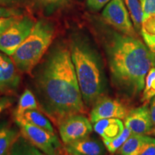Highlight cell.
I'll list each match as a JSON object with an SVG mask.
<instances>
[{
    "mask_svg": "<svg viewBox=\"0 0 155 155\" xmlns=\"http://www.w3.org/2000/svg\"><path fill=\"white\" fill-rule=\"evenodd\" d=\"M105 48L116 86L131 95L142 91L147 73L155 67V53L136 37L117 32L108 34Z\"/></svg>",
    "mask_w": 155,
    "mask_h": 155,
    "instance_id": "7a4b0ae2",
    "label": "cell"
},
{
    "mask_svg": "<svg viewBox=\"0 0 155 155\" xmlns=\"http://www.w3.org/2000/svg\"><path fill=\"white\" fill-rule=\"evenodd\" d=\"M0 92L7 94L17 88L20 77L17 73V68L15 66L12 58L7 55H3L0 64Z\"/></svg>",
    "mask_w": 155,
    "mask_h": 155,
    "instance_id": "8fae6325",
    "label": "cell"
},
{
    "mask_svg": "<svg viewBox=\"0 0 155 155\" xmlns=\"http://www.w3.org/2000/svg\"><path fill=\"white\" fill-rule=\"evenodd\" d=\"M154 135H155V131H154Z\"/></svg>",
    "mask_w": 155,
    "mask_h": 155,
    "instance_id": "d6a6232c",
    "label": "cell"
},
{
    "mask_svg": "<svg viewBox=\"0 0 155 155\" xmlns=\"http://www.w3.org/2000/svg\"><path fill=\"white\" fill-rule=\"evenodd\" d=\"M102 17L108 25L122 34L137 37L135 28L130 19V15L126 8L124 0H111L103 10Z\"/></svg>",
    "mask_w": 155,
    "mask_h": 155,
    "instance_id": "52a82bcc",
    "label": "cell"
},
{
    "mask_svg": "<svg viewBox=\"0 0 155 155\" xmlns=\"http://www.w3.org/2000/svg\"><path fill=\"white\" fill-rule=\"evenodd\" d=\"M35 86L42 109L58 127L86 111L71 50L65 45L52 49L35 76Z\"/></svg>",
    "mask_w": 155,
    "mask_h": 155,
    "instance_id": "6da1fadb",
    "label": "cell"
},
{
    "mask_svg": "<svg viewBox=\"0 0 155 155\" xmlns=\"http://www.w3.org/2000/svg\"><path fill=\"white\" fill-rule=\"evenodd\" d=\"M19 118H22L30 124L35 126L37 127H40L50 132L55 133L51 122L43 114L40 113L39 110H31L25 112L22 117Z\"/></svg>",
    "mask_w": 155,
    "mask_h": 155,
    "instance_id": "ac0fdd59",
    "label": "cell"
},
{
    "mask_svg": "<svg viewBox=\"0 0 155 155\" xmlns=\"http://www.w3.org/2000/svg\"><path fill=\"white\" fill-rule=\"evenodd\" d=\"M150 111V115H151V118H152L153 125L155 126V96L154 98H152V101H151Z\"/></svg>",
    "mask_w": 155,
    "mask_h": 155,
    "instance_id": "4dcf8cb0",
    "label": "cell"
},
{
    "mask_svg": "<svg viewBox=\"0 0 155 155\" xmlns=\"http://www.w3.org/2000/svg\"><path fill=\"white\" fill-rule=\"evenodd\" d=\"M27 0H0V7H14V6L21 5Z\"/></svg>",
    "mask_w": 155,
    "mask_h": 155,
    "instance_id": "f546056e",
    "label": "cell"
},
{
    "mask_svg": "<svg viewBox=\"0 0 155 155\" xmlns=\"http://www.w3.org/2000/svg\"><path fill=\"white\" fill-rule=\"evenodd\" d=\"M124 124L132 134L145 135L150 133L154 125L148 106H142L129 111L124 119Z\"/></svg>",
    "mask_w": 155,
    "mask_h": 155,
    "instance_id": "30bf717a",
    "label": "cell"
},
{
    "mask_svg": "<svg viewBox=\"0 0 155 155\" xmlns=\"http://www.w3.org/2000/svg\"><path fill=\"white\" fill-rule=\"evenodd\" d=\"M131 134H132L131 131L128 128L125 127L121 134L116 137V138L109 141H103L104 146L106 147L108 152L111 154H114L117 152L120 147L124 144L125 141L130 137Z\"/></svg>",
    "mask_w": 155,
    "mask_h": 155,
    "instance_id": "44dd1931",
    "label": "cell"
},
{
    "mask_svg": "<svg viewBox=\"0 0 155 155\" xmlns=\"http://www.w3.org/2000/svg\"><path fill=\"white\" fill-rule=\"evenodd\" d=\"M13 103H14L13 97L9 96L0 97V114L12 105Z\"/></svg>",
    "mask_w": 155,
    "mask_h": 155,
    "instance_id": "f1b7e54d",
    "label": "cell"
},
{
    "mask_svg": "<svg viewBox=\"0 0 155 155\" xmlns=\"http://www.w3.org/2000/svg\"><path fill=\"white\" fill-rule=\"evenodd\" d=\"M155 96V67L151 68L145 78L144 88L143 90V100L148 101Z\"/></svg>",
    "mask_w": 155,
    "mask_h": 155,
    "instance_id": "7402d4cb",
    "label": "cell"
},
{
    "mask_svg": "<svg viewBox=\"0 0 155 155\" xmlns=\"http://www.w3.org/2000/svg\"><path fill=\"white\" fill-rule=\"evenodd\" d=\"M140 32L144 43L152 53H155V12L144 19Z\"/></svg>",
    "mask_w": 155,
    "mask_h": 155,
    "instance_id": "2e32d148",
    "label": "cell"
},
{
    "mask_svg": "<svg viewBox=\"0 0 155 155\" xmlns=\"http://www.w3.org/2000/svg\"><path fill=\"white\" fill-rule=\"evenodd\" d=\"M7 155H46L23 136L19 135Z\"/></svg>",
    "mask_w": 155,
    "mask_h": 155,
    "instance_id": "9a60e30c",
    "label": "cell"
},
{
    "mask_svg": "<svg viewBox=\"0 0 155 155\" xmlns=\"http://www.w3.org/2000/svg\"><path fill=\"white\" fill-rule=\"evenodd\" d=\"M144 19L155 12V0H140Z\"/></svg>",
    "mask_w": 155,
    "mask_h": 155,
    "instance_id": "d4e9b609",
    "label": "cell"
},
{
    "mask_svg": "<svg viewBox=\"0 0 155 155\" xmlns=\"http://www.w3.org/2000/svg\"><path fill=\"white\" fill-rule=\"evenodd\" d=\"M53 23L40 19L35 24L32 32L11 56L20 72L30 73L38 65L55 38Z\"/></svg>",
    "mask_w": 155,
    "mask_h": 155,
    "instance_id": "277c9868",
    "label": "cell"
},
{
    "mask_svg": "<svg viewBox=\"0 0 155 155\" xmlns=\"http://www.w3.org/2000/svg\"><path fill=\"white\" fill-rule=\"evenodd\" d=\"M19 136L16 129L7 127L0 129V155H7Z\"/></svg>",
    "mask_w": 155,
    "mask_h": 155,
    "instance_id": "d6986e66",
    "label": "cell"
},
{
    "mask_svg": "<svg viewBox=\"0 0 155 155\" xmlns=\"http://www.w3.org/2000/svg\"><path fill=\"white\" fill-rule=\"evenodd\" d=\"M68 155H104V147L100 141L88 137L65 144Z\"/></svg>",
    "mask_w": 155,
    "mask_h": 155,
    "instance_id": "7c38bea8",
    "label": "cell"
},
{
    "mask_svg": "<svg viewBox=\"0 0 155 155\" xmlns=\"http://www.w3.org/2000/svg\"><path fill=\"white\" fill-rule=\"evenodd\" d=\"M124 2L129 10L130 17L132 19L135 30L140 32L141 25L144 20V14L140 0H124Z\"/></svg>",
    "mask_w": 155,
    "mask_h": 155,
    "instance_id": "ffe728a7",
    "label": "cell"
},
{
    "mask_svg": "<svg viewBox=\"0 0 155 155\" xmlns=\"http://www.w3.org/2000/svg\"><path fill=\"white\" fill-rule=\"evenodd\" d=\"M35 24L34 19L28 16H22L0 35V50L7 55L12 56L32 32Z\"/></svg>",
    "mask_w": 155,
    "mask_h": 155,
    "instance_id": "8992f818",
    "label": "cell"
},
{
    "mask_svg": "<svg viewBox=\"0 0 155 155\" xmlns=\"http://www.w3.org/2000/svg\"><path fill=\"white\" fill-rule=\"evenodd\" d=\"M111 0H87L88 7L93 10H99Z\"/></svg>",
    "mask_w": 155,
    "mask_h": 155,
    "instance_id": "83f0119b",
    "label": "cell"
},
{
    "mask_svg": "<svg viewBox=\"0 0 155 155\" xmlns=\"http://www.w3.org/2000/svg\"><path fill=\"white\" fill-rule=\"evenodd\" d=\"M151 138L152 137L145 135L131 134L124 144L117 151L118 155H139Z\"/></svg>",
    "mask_w": 155,
    "mask_h": 155,
    "instance_id": "5bb4252c",
    "label": "cell"
},
{
    "mask_svg": "<svg viewBox=\"0 0 155 155\" xmlns=\"http://www.w3.org/2000/svg\"></svg>",
    "mask_w": 155,
    "mask_h": 155,
    "instance_id": "836d02e7",
    "label": "cell"
},
{
    "mask_svg": "<svg viewBox=\"0 0 155 155\" xmlns=\"http://www.w3.org/2000/svg\"><path fill=\"white\" fill-rule=\"evenodd\" d=\"M2 54L0 53V64H1V62H2Z\"/></svg>",
    "mask_w": 155,
    "mask_h": 155,
    "instance_id": "1f68e13d",
    "label": "cell"
},
{
    "mask_svg": "<svg viewBox=\"0 0 155 155\" xmlns=\"http://www.w3.org/2000/svg\"><path fill=\"white\" fill-rule=\"evenodd\" d=\"M31 110H39V105L34 94L29 89H26L19 98L15 111V118L22 117L25 112Z\"/></svg>",
    "mask_w": 155,
    "mask_h": 155,
    "instance_id": "e0dca14e",
    "label": "cell"
},
{
    "mask_svg": "<svg viewBox=\"0 0 155 155\" xmlns=\"http://www.w3.org/2000/svg\"><path fill=\"white\" fill-rule=\"evenodd\" d=\"M91 124V121L83 114H76L68 118L58 127L63 142L65 145L88 137L94 128Z\"/></svg>",
    "mask_w": 155,
    "mask_h": 155,
    "instance_id": "ba28073f",
    "label": "cell"
},
{
    "mask_svg": "<svg viewBox=\"0 0 155 155\" xmlns=\"http://www.w3.org/2000/svg\"><path fill=\"white\" fill-rule=\"evenodd\" d=\"M128 112L127 107L119 101L101 97L93 106L91 111V121L94 124L104 119H124Z\"/></svg>",
    "mask_w": 155,
    "mask_h": 155,
    "instance_id": "9c48e42d",
    "label": "cell"
},
{
    "mask_svg": "<svg viewBox=\"0 0 155 155\" xmlns=\"http://www.w3.org/2000/svg\"><path fill=\"white\" fill-rule=\"evenodd\" d=\"M22 135L46 155H57L61 142L55 134L40 127L30 124L22 118H15Z\"/></svg>",
    "mask_w": 155,
    "mask_h": 155,
    "instance_id": "5b68a950",
    "label": "cell"
},
{
    "mask_svg": "<svg viewBox=\"0 0 155 155\" xmlns=\"http://www.w3.org/2000/svg\"><path fill=\"white\" fill-rule=\"evenodd\" d=\"M139 155H155V139L151 138Z\"/></svg>",
    "mask_w": 155,
    "mask_h": 155,
    "instance_id": "4316f807",
    "label": "cell"
},
{
    "mask_svg": "<svg viewBox=\"0 0 155 155\" xmlns=\"http://www.w3.org/2000/svg\"><path fill=\"white\" fill-rule=\"evenodd\" d=\"M19 17H0V35L5 32L12 25L16 22Z\"/></svg>",
    "mask_w": 155,
    "mask_h": 155,
    "instance_id": "484cf974",
    "label": "cell"
},
{
    "mask_svg": "<svg viewBox=\"0 0 155 155\" xmlns=\"http://www.w3.org/2000/svg\"><path fill=\"white\" fill-rule=\"evenodd\" d=\"M94 131L99 134L103 141L111 140L121 134L124 125L119 119H104L94 124Z\"/></svg>",
    "mask_w": 155,
    "mask_h": 155,
    "instance_id": "4fadbf2b",
    "label": "cell"
},
{
    "mask_svg": "<svg viewBox=\"0 0 155 155\" xmlns=\"http://www.w3.org/2000/svg\"><path fill=\"white\" fill-rule=\"evenodd\" d=\"M23 15L22 9L16 7H0V17H21Z\"/></svg>",
    "mask_w": 155,
    "mask_h": 155,
    "instance_id": "cb8c5ba5",
    "label": "cell"
},
{
    "mask_svg": "<svg viewBox=\"0 0 155 155\" xmlns=\"http://www.w3.org/2000/svg\"><path fill=\"white\" fill-rule=\"evenodd\" d=\"M69 48L85 105H94L103 97L105 84L99 61L88 44L80 38H73Z\"/></svg>",
    "mask_w": 155,
    "mask_h": 155,
    "instance_id": "3957f363",
    "label": "cell"
},
{
    "mask_svg": "<svg viewBox=\"0 0 155 155\" xmlns=\"http://www.w3.org/2000/svg\"><path fill=\"white\" fill-rule=\"evenodd\" d=\"M40 5L50 9H55L68 5L71 0H36Z\"/></svg>",
    "mask_w": 155,
    "mask_h": 155,
    "instance_id": "603a6c76",
    "label": "cell"
}]
</instances>
